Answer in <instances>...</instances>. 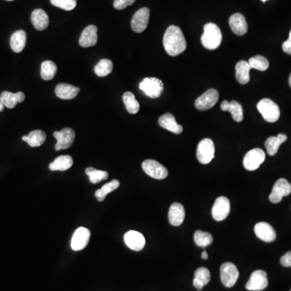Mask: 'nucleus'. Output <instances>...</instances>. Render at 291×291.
<instances>
[{
  "mask_svg": "<svg viewBox=\"0 0 291 291\" xmlns=\"http://www.w3.org/2000/svg\"><path fill=\"white\" fill-rule=\"evenodd\" d=\"M254 231L256 236L262 241L271 243L276 239V235L273 227L265 222H260L254 227Z\"/></svg>",
  "mask_w": 291,
  "mask_h": 291,
  "instance_id": "nucleus-17",
  "label": "nucleus"
},
{
  "mask_svg": "<svg viewBox=\"0 0 291 291\" xmlns=\"http://www.w3.org/2000/svg\"><path fill=\"white\" fill-rule=\"evenodd\" d=\"M239 272L237 267L231 262H226L220 267L221 281L224 286L232 287L235 285L239 277Z\"/></svg>",
  "mask_w": 291,
  "mask_h": 291,
  "instance_id": "nucleus-8",
  "label": "nucleus"
},
{
  "mask_svg": "<svg viewBox=\"0 0 291 291\" xmlns=\"http://www.w3.org/2000/svg\"><path fill=\"white\" fill-rule=\"evenodd\" d=\"M229 25L234 34L243 36L247 34V24L245 18L240 13L233 14L229 19Z\"/></svg>",
  "mask_w": 291,
  "mask_h": 291,
  "instance_id": "nucleus-20",
  "label": "nucleus"
},
{
  "mask_svg": "<svg viewBox=\"0 0 291 291\" xmlns=\"http://www.w3.org/2000/svg\"><path fill=\"white\" fill-rule=\"evenodd\" d=\"M91 237V232L85 227H81L75 231L71 239V248L74 251H81L88 244Z\"/></svg>",
  "mask_w": 291,
  "mask_h": 291,
  "instance_id": "nucleus-15",
  "label": "nucleus"
},
{
  "mask_svg": "<svg viewBox=\"0 0 291 291\" xmlns=\"http://www.w3.org/2000/svg\"><path fill=\"white\" fill-rule=\"evenodd\" d=\"M32 24L38 31H43L47 29L50 23L48 15L42 9H36L31 16Z\"/></svg>",
  "mask_w": 291,
  "mask_h": 291,
  "instance_id": "nucleus-24",
  "label": "nucleus"
},
{
  "mask_svg": "<svg viewBox=\"0 0 291 291\" xmlns=\"http://www.w3.org/2000/svg\"><path fill=\"white\" fill-rule=\"evenodd\" d=\"M27 41V35L24 30L15 32L10 39V46L12 50L16 53H21L25 49Z\"/></svg>",
  "mask_w": 291,
  "mask_h": 291,
  "instance_id": "nucleus-26",
  "label": "nucleus"
},
{
  "mask_svg": "<svg viewBox=\"0 0 291 291\" xmlns=\"http://www.w3.org/2000/svg\"><path fill=\"white\" fill-rule=\"evenodd\" d=\"M219 94L215 89H209L196 100L195 107L200 111L209 110L217 104Z\"/></svg>",
  "mask_w": 291,
  "mask_h": 291,
  "instance_id": "nucleus-11",
  "label": "nucleus"
},
{
  "mask_svg": "<svg viewBox=\"0 0 291 291\" xmlns=\"http://www.w3.org/2000/svg\"><path fill=\"white\" fill-rule=\"evenodd\" d=\"M46 133L41 129H36L29 133V135L23 136L22 140L26 141L31 148H38L43 145L46 141Z\"/></svg>",
  "mask_w": 291,
  "mask_h": 291,
  "instance_id": "nucleus-27",
  "label": "nucleus"
},
{
  "mask_svg": "<svg viewBox=\"0 0 291 291\" xmlns=\"http://www.w3.org/2000/svg\"><path fill=\"white\" fill-rule=\"evenodd\" d=\"M136 0H114L113 7L116 10H123L127 7L131 6Z\"/></svg>",
  "mask_w": 291,
  "mask_h": 291,
  "instance_id": "nucleus-40",
  "label": "nucleus"
},
{
  "mask_svg": "<svg viewBox=\"0 0 291 291\" xmlns=\"http://www.w3.org/2000/svg\"><path fill=\"white\" fill-rule=\"evenodd\" d=\"M5 107V104L3 103L2 99H1V96H0V112H3V111H4Z\"/></svg>",
  "mask_w": 291,
  "mask_h": 291,
  "instance_id": "nucleus-43",
  "label": "nucleus"
},
{
  "mask_svg": "<svg viewBox=\"0 0 291 291\" xmlns=\"http://www.w3.org/2000/svg\"><path fill=\"white\" fill-rule=\"evenodd\" d=\"M200 291H201V290H200Z\"/></svg>",
  "mask_w": 291,
  "mask_h": 291,
  "instance_id": "nucleus-48",
  "label": "nucleus"
},
{
  "mask_svg": "<svg viewBox=\"0 0 291 291\" xmlns=\"http://www.w3.org/2000/svg\"><path fill=\"white\" fill-rule=\"evenodd\" d=\"M80 92L79 87H75L68 83H59L55 88V94L62 100H71L77 96Z\"/></svg>",
  "mask_w": 291,
  "mask_h": 291,
  "instance_id": "nucleus-22",
  "label": "nucleus"
},
{
  "mask_svg": "<svg viewBox=\"0 0 291 291\" xmlns=\"http://www.w3.org/2000/svg\"><path fill=\"white\" fill-rule=\"evenodd\" d=\"M140 89L151 98H158L164 90V83L157 78H145L139 84Z\"/></svg>",
  "mask_w": 291,
  "mask_h": 291,
  "instance_id": "nucleus-5",
  "label": "nucleus"
},
{
  "mask_svg": "<svg viewBox=\"0 0 291 291\" xmlns=\"http://www.w3.org/2000/svg\"><path fill=\"white\" fill-rule=\"evenodd\" d=\"M119 186H120V182L117 180H112L109 183L105 184L101 189H98L97 191L95 193V196L99 202H103L108 194L116 190Z\"/></svg>",
  "mask_w": 291,
  "mask_h": 291,
  "instance_id": "nucleus-34",
  "label": "nucleus"
},
{
  "mask_svg": "<svg viewBox=\"0 0 291 291\" xmlns=\"http://www.w3.org/2000/svg\"><path fill=\"white\" fill-rule=\"evenodd\" d=\"M123 101L128 112L131 114H136L139 111V103L136 100L135 96L132 92H126L123 95Z\"/></svg>",
  "mask_w": 291,
  "mask_h": 291,
  "instance_id": "nucleus-33",
  "label": "nucleus"
},
{
  "mask_svg": "<svg viewBox=\"0 0 291 291\" xmlns=\"http://www.w3.org/2000/svg\"><path fill=\"white\" fill-rule=\"evenodd\" d=\"M248 63H249L251 69H256V70L260 71H266L269 67V63L267 60V58L260 56V55L250 58Z\"/></svg>",
  "mask_w": 291,
  "mask_h": 291,
  "instance_id": "nucleus-38",
  "label": "nucleus"
},
{
  "mask_svg": "<svg viewBox=\"0 0 291 291\" xmlns=\"http://www.w3.org/2000/svg\"><path fill=\"white\" fill-rule=\"evenodd\" d=\"M251 71L249 63L246 61H239L235 66V78L240 84H246L250 81L249 72Z\"/></svg>",
  "mask_w": 291,
  "mask_h": 291,
  "instance_id": "nucleus-28",
  "label": "nucleus"
},
{
  "mask_svg": "<svg viewBox=\"0 0 291 291\" xmlns=\"http://www.w3.org/2000/svg\"><path fill=\"white\" fill-rule=\"evenodd\" d=\"M112 68H113V64H112V61L104 58L96 65L94 71H95L96 75L99 77H105L107 75L111 74Z\"/></svg>",
  "mask_w": 291,
  "mask_h": 291,
  "instance_id": "nucleus-35",
  "label": "nucleus"
},
{
  "mask_svg": "<svg viewBox=\"0 0 291 291\" xmlns=\"http://www.w3.org/2000/svg\"><path fill=\"white\" fill-rule=\"evenodd\" d=\"M282 50L284 52L291 55V30L289 32V38L282 44Z\"/></svg>",
  "mask_w": 291,
  "mask_h": 291,
  "instance_id": "nucleus-42",
  "label": "nucleus"
},
{
  "mask_svg": "<svg viewBox=\"0 0 291 291\" xmlns=\"http://www.w3.org/2000/svg\"><path fill=\"white\" fill-rule=\"evenodd\" d=\"M5 106L9 108H13L17 106L18 103H22L25 100V95L24 92H19L13 93L10 92H3L0 95Z\"/></svg>",
  "mask_w": 291,
  "mask_h": 291,
  "instance_id": "nucleus-25",
  "label": "nucleus"
},
{
  "mask_svg": "<svg viewBox=\"0 0 291 291\" xmlns=\"http://www.w3.org/2000/svg\"><path fill=\"white\" fill-rule=\"evenodd\" d=\"M7 1H13V0H7Z\"/></svg>",
  "mask_w": 291,
  "mask_h": 291,
  "instance_id": "nucleus-47",
  "label": "nucleus"
},
{
  "mask_svg": "<svg viewBox=\"0 0 291 291\" xmlns=\"http://www.w3.org/2000/svg\"><path fill=\"white\" fill-rule=\"evenodd\" d=\"M54 6L65 11H71L77 5V0H50Z\"/></svg>",
  "mask_w": 291,
  "mask_h": 291,
  "instance_id": "nucleus-39",
  "label": "nucleus"
},
{
  "mask_svg": "<svg viewBox=\"0 0 291 291\" xmlns=\"http://www.w3.org/2000/svg\"><path fill=\"white\" fill-rule=\"evenodd\" d=\"M185 218V210L184 206L181 203L175 202L169 209V220L172 226L179 227Z\"/></svg>",
  "mask_w": 291,
  "mask_h": 291,
  "instance_id": "nucleus-19",
  "label": "nucleus"
},
{
  "mask_svg": "<svg viewBox=\"0 0 291 291\" xmlns=\"http://www.w3.org/2000/svg\"><path fill=\"white\" fill-rule=\"evenodd\" d=\"M262 2L264 3V2H266V1H268V0H261Z\"/></svg>",
  "mask_w": 291,
  "mask_h": 291,
  "instance_id": "nucleus-46",
  "label": "nucleus"
},
{
  "mask_svg": "<svg viewBox=\"0 0 291 291\" xmlns=\"http://www.w3.org/2000/svg\"><path fill=\"white\" fill-rule=\"evenodd\" d=\"M291 194V185L284 178L277 180L273 185L272 193L269 195V201L272 203H279L284 197Z\"/></svg>",
  "mask_w": 291,
  "mask_h": 291,
  "instance_id": "nucleus-10",
  "label": "nucleus"
},
{
  "mask_svg": "<svg viewBox=\"0 0 291 291\" xmlns=\"http://www.w3.org/2000/svg\"><path fill=\"white\" fill-rule=\"evenodd\" d=\"M163 42L167 54L172 57L182 54L187 47L183 32L175 25H171L167 29Z\"/></svg>",
  "mask_w": 291,
  "mask_h": 291,
  "instance_id": "nucleus-1",
  "label": "nucleus"
},
{
  "mask_svg": "<svg viewBox=\"0 0 291 291\" xmlns=\"http://www.w3.org/2000/svg\"><path fill=\"white\" fill-rule=\"evenodd\" d=\"M281 264L284 267H291V251L281 256Z\"/></svg>",
  "mask_w": 291,
  "mask_h": 291,
  "instance_id": "nucleus-41",
  "label": "nucleus"
},
{
  "mask_svg": "<svg viewBox=\"0 0 291 291\" xmlns=\"http://www.w3.org/2000/svg\"><path fill=\"white\" fill-rule=\"evenodd\" d=\"M266 272L264 270L254 271L246 284V289L250 291H260L268 286Z\"/></svg>",
  "mask_w": 291,
  "mask_h": 291,
  "instance_id": "nucleus-13",
  "label": "nucleus"
},
{
  "mask_svg": "<svg viewBox=\"0 0 291 291\" xmlns=\"http://www.w3.org/2000/svg\"><path fill=\"white\" fill-rule=\"evenodd\" d=\"M194 242L198 247H206L213 243L214 238L209 232H204L202 231H197L194 233Z\"/></svg>",
  "mask_w": 291,
  "mask_h": 291,
  "instance_id": "nucleus-36",
  "label": "nucleus"
},
{
  "mask_svg": "<svg viewBox=\"0 0 291 291\" xmlns=\"http://www.w3.org/2000/svg\"><path fill=\"white\" fill-rule=\"evenodd\" d=\"M149 18H150V10L148 8H142L137 11L131 20V28L133 29V31L137 34H141L145 31L149 23Z\"/></svg>",
  "mask_w": 291,
  "mask_h": 291,
  "instance_id": "nucleus-12",
  "label": "nucleus"
},
{
  "mask_svg": "<svg viewBox=\"0 0 291 291\" xmlns=\"http://www.w3.org/2000/svg\"><path fill=\"white\" fill-rule=\"evenodd\" d=\"M265 153L260 148L249 151L243 158V167L248 171H255L264 163Z\"/></svg>",
  "mask_w": 291,
  "mask_h": 291,
  "instance_id": "nucleus-7",
  "label": "nucleus"
},
{
  "mask_svg": "<svg viewBox=\"0 0 291 291\" xmlns=\"http://www.w3.org/2000/svg\"><path fill=\"white\" fill-rule=\"evenodd\" d=\"M287 139V136L284 133H280L277 136H271L265 141V148L269 156H273L276 154L280 145L285 142Z\"/></svg>",
  "mask_w": 291,
  "mask_h": 291,
  "instance_id": "nucleus-29",
  "label": "nucleus"
},
{
  "mask_svg": "<svg viewBox=\"0 0 291 291\" xmlns=\"http://www.w3.org/2000/svg\"><path fill=\"white\" fill-rule=\"evenodd\" d=\"M98 29L96 25H88L79 38V43L83 48H87L96 45L98 41Z\"/></svg>",
  "mask_w": 291,
  "mask_h": 291,
  "instance_id": "nucleus-18",
  "label": "nucleus"
},
{
  "mask_svg": "<svg viewBox=\"0 0 291 291\" xmlns=\"http://www.w3.org/2000/svg\"><path fill=\"white\" fill-rule=\"evenodd\" d=\"M124 241L127 247L136 252H139L143 249L145 243L143 235L135 231H129L125 233Z\"/></svg>",
  "mask_w": 291,
  "mask_h": 291,
  "instance_id": "nucleus-16",
  "label": "nucleus"
},
{
  "mask_svg": "<svg viewBox=\"0 0 291 291\" xmlns=\"http://www.w3.org/2000/svg\"><path fill=\"white\" fill-rule=\"evenodd\" d=\"M57 71H58V67L52 61H45L42 63L41 76L44 80L49 81L54 79Z\"/></svg>",
  "mask_w": 291,
  "mask_h": 291,
  "instance_id": "nucleus-32",
  "label": "nucleus"
},
{
  "mask_svg": "<svg viewBox=\"0 0 291 291\" xmlns=\"http://www.w3.org/2000/svg\"><path fill=\"white\" fill-rule=\"evenodd\" d=\"M210 278L211 276L208 268L201 267L196 270L193 283L197 289H202L205 285L210 282Z\"/></svg>",
  "mask_w": 291,
  "mask_h": 291,
  "instance_id": "nucleus-30",
  "label": "nucleus"
},
{
  "mask_svg": "<svg viewBox=\"0 0 291 291\" xmlns=\"http://www.w3.org/2000/svg\"><path fill=\"white\" fill-rule=\"evenodd\" d=\"M221 109L231 112L233 120L236 122H241L243 119V111L241 104L235 100L229 102L223 100L221 104Z\"/></svg>",
  "mask_w": 291,
  "mask_h": 291,
  "instance_id": "nucleus-23",
  "label": "nucleus"
},
{
  "mask_svg": "<svg viewBox=\"0 0 291 291\" xmlns=\"http://www.w3.org/2000/svg\"><path fill=\"white\" fill-rule=\"evenodd\" d=\"M231 211V203L226 197L217 198L212 207V217L214 220L220 222L227 218Z\"/></svg>",
  "mask_w": 291,
  "mask_h": 291,
  "instance_id": "nucleus-14",
  "label": "nucleus"
},
{
  "mask_svg": "<svg viewBox=\"0 0 291 291\" xmlns=\"http://www.w3.org/2000/svg\"><path fill=\"white\" fill-rule=\"evenodd\" d=\"M159 125L176 134H180L183 132V127L177 124L175 116L172 113H165L160 116L159 118Z\"/></svg>",
  "mask_w": 291,
  "mask_h": 291,
  "instance_id": "nucleus-21",
  "label": "nucleus"
},
{
  "mask_svg": "<svg viewBox=\"0 0 291 291\" xmlns=\"http://www.w3.org/2000/svg\"><path fill=\"white\" fill-rule=\"evenodd\" d=\"M208 254H207V252H206V251H203V252H202V259H204V260H206V259H208Z\"/></svg>",
  "mask_w": 291,
  "mask_h": 291,
  "instance_id": "nucleus-44",
  "label": "nucleus"
},
{
  "mask_svg": "<svg viewBox=\"0 0 291 291\" xmlns=\"http://www.w3.org/2000/svg\"><path fill=\"white\" fill-rule=\"evenodd\" d=\"M73 165V159L70 156H61L50 165L51 171H67Z\"/></svg>",
  "mask_w": 291,
  "mask_h": 291,
  "instance_id": "nucleus-31",
  "label": "nucleus"
},
{
  "mask_svg": "<svg viewBox=\"0 0 291 291\" xmlns=\"http://www.w3.org/2000/svg\"><path fill=\"white\" fill-rule=\"evenodd\" d=\"M145 174L156 180H164L169 176V171L158 161L147 160L141 165Z\"/></svg>",
  "mask_w": 291,
  "mask_h": 291,
  "instance_id": "nucleus-6",
  "label": "nucleus"
},
{
  "mask_svg": "<svg viewBox=\"0 0 291 291\" xmlns=\"http://www.w3.org/2000/svg\"><path fill=\"white\" fill-rule=\"evenodd\" d=\"M86 175L89 177L91 183L97 184L100 181L108 179V173L105 171L96 170L94 168H87L85 170Z\"/></svg>",
  "mask_w": 291,
  "mask_h": 291,
  "instance_id": "nucleus-37",
  "label": "nucleus"
},
{
  "mask_svg": "<svg viewBox=\"0 0 291 291\" xmlns=\"http://www.w3.org/2000/svg\"><path fill=\"white\" fill-rule=\"evenodd\" d=\"M214 141L210 138H204L198 143L197 149V158L202 165H208L214 158Z\"/></svg>",
  "mask_w": 291,
  "mask_h": 291,
  "instance_id": "nucleus-4",
  "label": "nucleus"
},
{
  "mask_svg": "<svg viewBox=\"0 0 291 291\" xmlns=\"http://www.w3.org/2000/svg\"><path fill=\"white\" fill-rule=\"evenodd\" d=\"M257 109L261 113L263 118L268 122H276L280 117L278 105L270 99H263L258 102Z\"/></svg>",
  "mask_w": 291,
  "mask_h": 291,
  "instance_id": "nucleus-3",
  "label": "nucleus"
},
{
  "mask_svg": "<svg viewBox=\"0 0 291 291\" xmlns=\"http://www.w3.org/2000/svg\"><path fill=\"white\" fill-rule=\"evenodd\" d=\"M54 136L57 139L55 150H66L71 148L75 141V133L71 128H64L61 131H55Z\"/></svg>",
  "mask_w": 291,
  "mask_h": 291,
  "instance_id": "nucleus-9",
  "label": "nucleus"
},
{
  "mask_svg": "<svg viewBox=\"0 0 291 291\" xmlns=\"http://www.w3.org/2000/svg\"><path fill=\"white\" fill-rule=\"evenodd\" d=\"M223 40L222 32L218 25L214 23H208L204 26V33L201 41L205 48L214 50L220 46Z\"/></svg>",
  "mask_w": 291,
  "mask_h": 291,
  "instance_id": "nucleus-2",
  "label": "nucleus"
},
{
  "mask_svg": "<svg viewBox=\"0 0 291 291\" xmlns=\"http://www.w3.org/2000/svg\"><path fill=\"white\" fill-rule=\"evenodd\" d=\"M289 86H290V87H291V74H290V75H289Z\"/></svg>",
  "mask_w": 291,
  "mask_h": 291,
  "instance_id": "nucleus-45",
  "label": "nucleus"
}]
</instances>
